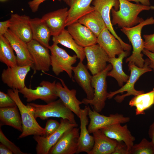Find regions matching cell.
<instances>
[{
    "label": "cell",
    "mask_w": 154,
    "mask_h": 154,
    "mask_svg": "<svg viewBox=\"0 0 154 154\" xmlns=\"http://www.w3.org/2000/svg\"><path fill=\"white\" fill-rule=\"evenodd\" d=\"M97 42L109 58L116 57L124 51L120 41L107 28L104 29L98 36Z\"/></svg>",
    "instance_id": "603a6c76"
},
{
    "label": "cell",
    "mask_w": 154,
    "mask_h": 154,
    "mask_svg": "<svg viewBox=\"0 0 154 154\" xmlns=\"http://www.w3.org/2000/svg\"><path fill=\"white\" fill-rule=\"evenodd\" d=\"M17 106L14 101L7 94L0 91V108L14 107Z\"/></svg>",
    "instance_id": "d590c367"
},
{
    "label": "cell",
    "mask_w": 154,
    "mask_h": 154,
    "mask_svg": "<svg viewBox=\"0 0 154 154\" xmlns=\"http://www.w3.org/2000/svg\"><path fill=\"white\" fill-rule=\"evenodd\" d=\"M0 154H12L13 152L7 147L1 143L0 144Z\"/></svg>",
    "instance_id": "7bdbcfd3"
},
{
    "label": "cell",
    "mask_w": 154,
    "mask_h": 154,
    "mask_svg": "<svg viewBox=\"0 0 154 154\" xmlns=\"http://www.w3.org/2000/svg\"><path fill=\"white\" fill-rule=\"evenodd\" d=\"M60 125L53 133L47 137L34 135L33 138L37 143L36 151L37 154H48L51 148L57 142L64 133L68 129L78 127L66 119L61 118Z\"/></svg>",
    "instance_id": "9c48e42d"
},
{
    "label": "cell",
    "mask_w": 154,
    "mask_h": 154,
    "mask_svg": "<svg viewBox=\"0 0 154 154\" xmlns=\"http://www.w3.org/2000/svg\"><path fill=\"white\" fill-rule=\"evenodd\" d=\"M154 24V18L151 17L131 27H123L121 31L127 37L133 49L131 55L126 58V62L132 63L137 66L142 68L145 60L143 58L142 51L144 49V41L141 37V31L145 26Z\"/></svg>",
    "instance_id": "7a4b0ae2"
},
{
    "label": "cell",
    "mask_w": 154,
    "mask_h": 154,
    "mask_svg": "<svg viewBox=\"0 0 154 154\" xmlns=\"http://www.w3.org/2000/svg\"><path fill=\"white\" fill-rule=\"evenodd\" d=\"M10 25L9 19L0 22V35H4L9 29Z\"/></svg>",
    "instance_id": "b9f144b4"
},
{
    "label": "cell",
    "mask_w": 154,
    "mask_h": 154,
    "mask_svg": "<svg viewBox=\"0 0 154 154\" xmlns=\"http://www.w3.org/2000/svg\"><path fill=\"white\" fill-rule=\"evenodd\" d=\"M47 0H33L28 3L29 6L33 13L37 12L40 5L43 2ZM60 1L61 0H57Z\"/></svg>",
    "instance_id": "ab89813d"
},
{
    "label": "cell",
    "mask_w": 154,
    "mask_h": 154,
    "mask_svg": "<svg viewBox=\"0 0 154 154\" xmlns=\"http://www.w3.org/2000/svg\"><path fill=\"white\" fill-rule=\"evenodd\" d=\"M129 52L124 50L118 57L110 58L109 59L108 62L112 64V69L108 73L107 76L114 78L120 87L122 86L129 78V76L123 71L122 66L123 59L129 55Z\"/></svg>",
    "instance_id": "83f0119b"
},
{
    "label": "cell",
    "mask_w": 154,
    "mask_h": 154,
    "mask_svg": "<svg viewBox=\"0 0 154 154\" xmlns=\"http://www.w3.org/2000/svg\"><path fill=\"white\" fill-rule=\"evenodd\" d=\"M9 41L4 36L0 35V61L7 67L17 66L16 56Z\"/></svg>",
    "instance_id": "d6a6232c"
},
{
    "label": "cell",
    "mask_w": 154,
    "mask_h": 154,
    "mask_svg": "<svg viewBox=\"0 0 154 154\" xmlns=\"http://www.w3.org/2000/svg\"><path fill=\"white\" fill-rule=\"evenodd\" d=\"M120 123L114 124L100 129L106 136L118 142H124L129 152L135 139L132 135L127 124L122 126Z\"/></svg>",
    "instance_id": "44dd1931"
},
{
    "label": "cell",
    "mask_w": 154,
    "mask_h": 154,
    "mask_svg": "<svg viewBox=\"0 0 154 154\" xmlns=\"http://www.w3.org/2000/svg\"><path fill=\"white\" fill-rule=\"evenodd\" d=\"M17 106L0 108V125H6L22 132L21 118Z\"/></svg>",
    "instance_id": "f1b7e54d"
},
{
    "label": "cell",
    "mask_w": 154,
    "mask_h": 154,
    "mask_svg": "<svg viewBox=\"0 0 154 154\" xmlns=\"http://www.w3.org/2000/svg\"><path fill=\"white\" fill-rule=\"evenodd\" d=\"M68 9L67 7L50 12L41 18L50 31L53 36L59 35L65 29Z\"/></svg>",
    "instance_id": "ffe728a7"
},
{
    "label": "cell",
    "mask_w": 154,
    "mask_h": 154,
    "mask_svg": "<svg viewBox=\"0 0 154 154\" xmlns=\"http://www.w3.org/2000/svg\"><path fill=\"white\" fill-rule=\"evenodd\" d=\"M88 69L87 66L80 60L77 66L72 67L75 80L86 94V98L91 100L94 97V90L92 84V76L90 74Z\"/></svg>",
    "instance_id": "cb8c5ba5"
},
{
    "label": "cell",
    "mask_w": 154,
    "mask_h": 154,
    "mask_svg": "<svg viewBox=\"0 0 154 154\" xmlns=\"http://www.w3.org/2000/svg\"><path fill=\"white\" fill-rule=\"evenodd\" d=\"M129 104L131 107H135L136 115L145 114V111L154 105V88L147 93L134 96Z\"/></svg>",
    "instance_id": "1f68e13d"
},
{
    "label": "cell",
    "mask_w": 154,
    "mask_h": 154,
    "mask_svg": "<svg viewBox=\"0 0 154 154\" xmlns=\"http://www.w3.org/2000/svg\"><path fill=\"white\" fill-rule=\"evenodd\" d=\"M142 52L146 56L149 60V66L154 72V53L144 49Z\"/></svg>",
    "instance_id": "60d3db41"
},
{
    "label": "cell",
    "mask_w": 154,
    "mask_h": 154,
    "mask_svg": "<svg viewBox=\"0 0 154 154\" xmlns=\"http://www.w3.org/2000/svg\"><path fill=\"white\" fill-rule=\"evenodd\" d=\"M3 36L9 41L15 52L17 66L29 65L34 70V61L29 52L27 43L9 29Z\"/></svg>",
    "instance_id": "2e32d148"
},
{
    "label": "cell",
    "mask_w": 154,
    "mask_h": 154,
    "mask_svg": "<svg viewBox=\"0 0 154 154\" xmlns=\"http://www.w3.org/2000/svg\"><path fill=\"white\" fill-rule=\"evenodd\" d=\"M84 48L87 66L92 74L94 75L104 70L110 58L100 46L96 44Z\"/></svg>",
    "instance_id": "8fae6325"
},
{
    "label": "cell",
    "mask_w": 154,
    "mask_h": 154,
    "mask_svg": "<svg viewBox=\"0 0 154 154\" xmlns=\"http://www.w3.org/2000/svg\"><path fill=\"white\" fill-rule=\"evenodd\" d=\"M112 69V66L110 63L103 71L93 75L92 84L94 90V98L91 100L84 98L82 101L85 105H90L93 110L99 113L102 111L106 105L108 93L106 78L108 73Z\"/></svg>",
    "instance_id": "8992f818"
},
{
    "label": "cell",
    "mask_w": 154,
    "mask_h": 154,
    "mask_svg": "<svg viewBox=\"0 0 154 154\" xmlns=\"http://www.w3.org/2000/svg\"><path fill=\"white\" fill-rule=\"evenodd\" d=\"M5 0H0L1 1H5Z\"/></svg>",
    "instance_id": "7dc6e473"
},
{
    "label": "cell",
    "mask_w": 154,
    "mask_h": 154,
    "mask_svg": "<svg viewBox=\"0 0 154 154\" xmlns=\"http://www.w3.org/2000/svg\"><path fill=\"white\" fill-rule=\"evenodd\" d=\"M88 106L81 109L79 118L80 120V132L78 140V147L76 154L85 152L88 154L92 149L94 144L93 136L90 134L87 126L88 124Z\"/></svg>",
    "instance_id": "d6986e66"
},
{
    "label": "cell",
    "mask_w": 154,
    "mask_h": 154,
    "mask_svg": "<svg viewBox=\"0 0 154 154\" xmlns=\"http://www.w3.org/2000/svg\"><path fill=\"white\" fill-rule=\"evenodd\" d=\"M30 19L26 15L15 13L11 14L9 19V29L27 43L33 39Z\"/></svg>",
    "instance_id": "e0dca14e"
},
{
    "label": "cell",
    "mask_w": 154,
    "mask_h": 154,
    "mask_svg": "<svg viewBox=\"0 0 154 154\" xmlns=\"http://www.w3.org/2000/svg\"><path fill=\"white\" fill-rule=\"evenodd\" d=\"M27 44L34 61V71H48L51 66V55L48 48L33 39Z\"/></svg>",
    "instance_id": "9a60e30c"
},
{
    "label": "cell",
    "mask_w": 154,
    "mask_h": 154,
    "mask_svg": "<svg viewBox=\"0 0 154 154\" xmlns=\"http://www.w3.org/2000/svg\"><path fill=\"white\" fill-rule=\"evenodd\" d=\"M129 1L135 2L137 4L140 3L141 4L146 6H150V3L149 0H127Z\"/></svg>",
    "instance_id": "f6af8a7d"
},
{
    "label": "cell",
    "mask_w": 154,
    "mask_h": 154,
    "mask_svg": "<svg viewBox=\"0 0 154 154\" xmlns=\"http://www.w3.org/2000/svg\"><path fill=\"white\" fill-rule=\"evenodd\" d=\"M112 154H129V151L125 144L123 142H118Z\"/></svg>",
    "instance_id": "f35d334b"
},
{
    "label": "cell",
    "mask_w": 154,
    "mask_h": 154,
    "mask_svg": "<svg viewBox=\"0 0 154 154\" xmlns=\"http://www.w3.org/2000/svg\"><path fill=\"white\" fill-rule=\"evenodd\" d=\"M19 93V90L16 89H9L7 91V94L15 102L21 115L23 131L19 138L32 135L44 136L45 128L38 124L30 107L23 104L20 98Z\"/></svg>",
    "instance_id": "3957f363"
},
{
    "label": "cell",
    "mask_w": 154,
    "mask_h": 154,
    "mask_svg": "<svg viewBox=\"0 0 154 154\" xmlns=\"http://www.w3.org/2000/svg\"><path fill=\"white\" fill-rule=\"evenodd\" d=\"M0 141L1 143L9 148L13 154H27L22 151L19 147L9 141L4 135L1 129L0 130Z\"/></svg>",
    "instance_id": "e575fe53"
},
{
    "label": "cell",
    "mask_w": 154,
    "mask_h": 154,
    "mask_svg": "<svg viewBox=\"0 0 154 154\" xmlns=\"http://www.w3.org/2000/svg\"><path fill=\"white\" fill-rule=\"evenodd\" d=\"M31 68L29 65L7 67L2 71L1 80L11 89L20 90L26 86L25 79Z\"/></svg>",
    "instance_id": "5bb4252c"
},
{
    "label": "cell",
    "mask_w": 154,
    "mask_h": 154,
    "mask_svg": "<svg viewBox=\"0 0 154 154\" xmlns=\"http://www.w3.org/2000/svg\"><path fill=\"white\" fill-rule=\"evenodd\" d=\"M88 106V116L90 119L88 129L89 133H92L98 129L116 123L123 124L128 122L130 118L118 113L110 114L106 116L100 114Z\"/></svg>",
    "instance_id": "4fadbf2b"
},
{
    "label": "cell",
    "mask_w": 154,
    "mask_h": 154,
    "mask_svg": "<svg viewBox=\"0 0 154 154\" xmlns=\"http://www.w3.org/2000/svg\"><path fill=\"white\" fill-rule=\"evenodd\" d=\"M93 0H69V9L66 21L65 26L78 21L81 17L94 10L90 6Z\"/></svg>",
    "instance_id": "d4e9b609"
},
{
    "label": "cell",
    "mask_w": 154,
    "mask_h": 154,
    "mask_svg": "<svg viewBox=\"0 0 154 154\" xmlns=\"http://www.w3.org/2000/svg\"><path fill=\"white\" fill-rule=\"evenodd\" d=\"M68 5L69 4V0H63Z\"/></svg>",
    "instance_id": "bcb514c9"
},
{
    "label": "cell",
    "mask_w": 154,
    "mask_h": 154,
    "mask_svg": "<svg viewBox=\"0 0 154 154\" xmlns=\"http://www.w3.org/2000/svg\"><path fill=\"white\" fill-rule=\"evenodd\" d=\"M129 154H154V145L151 141L143 138L139 143L134 144Z\"/></svg>",
    "instance_id": "836d02e7"
},
{
    "label": "cell",
    "mask_w": 154,
    "mask_h": 154,
    "mask_svg": "<svg viewBox=\"0 0 154 154\" xmlns=\"http://www.w3.org/2000/svg\"><path fill=\"white\" fill-rule=\"evenodd\" d=\"M78 21L89 29L97 37L107 28L101 15L95 10L83 16Z\"/></svg>",
    "instance_id": "4dcf8cb0"
},
{
    "label": "cell",
    "mask_w": 154,
    "mask_h": 154,
    "mask_svg": "<svg viewBox=\"0 0 154 154\" xmlns=\"http://www.w3.org/2000/svg\"><path fill=\"white\" fill-rule=\"evenodd\" d=\"M79 129L72 128L65 131L57 142L50 149L49 154L76 153L78 143Z\"/></svg>",
    "instance_id": "7c38bea8"
},
{
    "label": "cell",
    "mask_w": 154,
    "mask_h": 154,
    "mask_svg": "<svg viewBox=\"0 0 154 154\" xmlns=\"http://www.w3.org/2000/svg\"><path fill=\"white\" fill-rule=\"evenodd\" d=\"M30 108L35 118L42 120L50 117H56L68 119L76 123L74 113L68 108L60 99L46 105L29 103L27 104Z\"/></svg>",
    "instance_id": "277c9868"
},
{
    "label": "cell",
    "mask_w": 154,
    "mask_h": 154,
    "mask_svg": "<svg viewBox=\"0 0 154 154\" xmlns=\"http://www.w3.org/2000/svg\"><path fill=\"white\" fill-rule=\"evenodd\" d=\"M92 3L94 10L101 15L107 29L120 41L124 50L130 51L131 46L123 41L116 34L113 27L110 18V12L113 8L116 11L119 9V0H93Z\"/></svg>",
    "instance_id": "30bf717a"
},
{
    "label": "cell",
    "mask_w": 154,
    "mask_h": 154,
    "mask_svg": "<svg viewBox=\"0 0 154 154\" xmlns=\"http://www.w3.org/2000/svg\"><path fill=\"white\" fill-rule=\"evenodd\" d=\"M149 63L148 58L145 60L144 66L142 68L139 67L132 63L129 62L128 66L129 70L130 71V75L128 80L126 84L119 89L108 93L107 98L111 99L118 94H122L124 92H126L125 94L117 95L114 98L117 102L120 103L126 97L132 95L135 96L145 93L143 90H136L134 88V85L143 74L152 70L149 66Z\"/></svg>",
    "instance_id": "5b68a950"
},
{
    "label": "cell",
    "mask_w": 154,
    "mask_h": 154,
    "mask_svg": "<svg viewBox=\"0 0 154 154\" xmlns=\"http://www.w3.org/2000/svg\"><path fill=\"white\" fill-rule=\"evenodd\" d=\"M118 10L113 8L111 11L112 25H117L119 27H131L139 23L144 20L138 16L143 11L154 9V6H146L140 4H134L127 0H119Z\"/></svg>",
    "instance_id": "6da1fadb"
},
{
    "label": "cell",
    "mask_w": 154,
    "mask_h": 154,
    "mask_svg": "<svg viewBox=\"0 0 154 154\" xmlns=\"http://www.w3.org/2000/svg\"><path fill=\"white\" fill-rule=\"evenodd\" d=\"M94 144L88 154H112L117 141L112 139L98 129L93 132Z\"/></svg>",
    "instance_id": "484cf974"
},
{
    "label": "cell",
    "mask_w": 154,
    "mask_h": 154,
    "mask_svg": "<svg viewBox=\"0 0 154 154\" xmlns=\"http://www.w3.org/2000/svg\"><path fill=\"white\" fill-rule=\"evenodd\" d=\"M61 83H56V90L58 96L68 108L79 117L81 109L80 105L82 104L76 96V91L74 89L70 90L62 79H59Z\"/></svg>",
    "instance_id": "7402d4cb"
},
{
    "label": "cell",
    "mask_w": 154,
    "mask_h": 154,
    "mask_svg": "<svg viewBox=\"0 0 154 154\" xmlns=\"http://www.w3.org/2000/svg\"><path fill=\"white\" fill-rule=\"evenodd\" d=\"M60 124V123L56 120L52 119L48 120L44 128L45 134L44 136L47 137L53 133L58 129Z\"/></svg>",
    "instance_id": "8d00e7d4"
},
{
    "label": "cell",
    "mask_w": 154,
    "mask_h": 154,
    "mask_svg": "<svg viewBox=\"0 0 154 154\" xmlns=\"http://www.w3.org/2000/svg\"><path fill=\"white\" fill-rule=\"evenodd\" d=\"M53 44H60L72 50L80 60L83 61L86 56L84 48L78 45L75 42L67 29H64L59 35L53 36Z\"/></svg>",
    "instance_id": "f546056e"
},
{
    "label": "cell",
    "mask_w": 154,
    "mask_h": 154,
    "mask_svg": "<svg viewBox=\"0 0 154 154\" xmlns=\"http://www.w3.org/2000/svg\"><path fill=\"white\" fill-rule=\"evenodd\" d=\"M56 81L51 82L43 80L35 89L25 86L19 90V92L28 102L40 99L48 104L56 100L58 98L56 90Z\"/></svg>",
    "instance_id": "ba28073f"
},
{
    "label": "cell",
    "mask_w": 154,
    "mask_h": 154,
    "mask_svg": "<svg viewBox=\"0 0 154 154\" xmlns=\"http://www.w3.org/2000/svg\"><path fill=\"white\" fill-rule=\"evenodd\" d=\"M144 49L154 53V33L150 35H144Z\"/></svg>",
    "instance_id": "74e56055"
},
{
    "label": "cell",
    "mask_w": 154,
    "mask_h": 154,
    "mask_svg": "<svg viewBox=\"0 0 154 154\" xmlns=\"http://www.w3.org/2000/svg\"><path fill=\"white\" fill-rule=\"evenodd\" d=\"M67 30L76 43L85 48L97 44V37L88 28L78 21L67 27Z\"/></svg>",
    "instance_id": "ac0fdd59"
},
{
    "label": "cell",
    "mask_w": 154,
    "mask_h": 154,
    "mask_svg": "<svg viewBox=\"0 0 154 154\" xmlns=\"http://www.w3.org/2000/svg\"><path fill=\"white\" fill-rule=\"evenodd\" d=\"M148 133L149 137L154 145V121L150 126Z\"/></svg>",
    "instance_id": "ee69618b"
},
{
    "label": "cell",
    "mask_w": 154,
    "mask_h": 154,
    "mask_svg": "<svg viewBox=\"0 0 154 154\" xmlns=\"http://www.w3.org/2000/svg\"><path fill=\"white\" fill-rule=\"evenodd\" d=\"M48 49L50 52L51 66L53 73L58 76L65 71L72 78V65L77 61V55H70L65 50L55 44L50 46Z\"/></svg>",
    "instance_id": "52a82bcc"
},
{
    "label": "cell",
    "mask_w": 154,
    "mask_h": 154,
    "mask_svg": "<svg viewBox=\"0 0 154 154\" xmlns=\"http://www.w3.org/2000/svg\"><path fill=\"white\" fill-rule=\"evenodd\" d=\"M33 39L37 41L44 46L48 48L49 41L51 36L49 29L41 18L31 19Z\"/></svg>",
    "instance_id": "4316f807"
}]
</instances>
